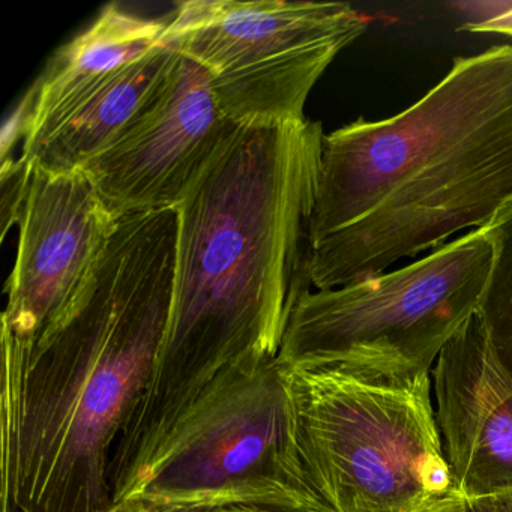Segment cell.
<instances>
[{"instance_id": "6da1fadb", "label": "cell", "mask_w": 512, "mask_h": 512, "mask_svg": "<svg viewBox=\"0 0 512 512\" xmlns=\"http://www.w3.org/2000/svg\"><path fill=\"white\" fill-rule=\"evenodd\" d=\"M323 128L241 127L178 206L175 284L151 382L109 466L121 491L191 401L227 368L278 356L299 295Z\"/></svg>"}, {"instance_id": "7a4b0ae2", "label": "cell", "mask_w": 512, "mask_h": 512, "mask_svg": "<svg viewBox=\"0 0 512 512\" xmlns=\"http://www.w3.org/2000/svg\"><path fill=\"white\" fill-rule=\"evenodd\" d=\"M178 211L122 215L91 278L35 340L2 332V512H106L113 449L166 338Z\"/></svg>"}, {"instance_id": "3957f363", "label": "cell", "mask_w": 512, "mask_h": 512, "mask_svg": "<svg viewBox=\"0 0 512 512\" xmlns=\"http://www.w3.org/2000/svg\"><path fill=\"white\" fill-rule=\"evenodd\" d=\"M512 199V46L455 58L418 103L323 137L305 274L317 290L383 274L481 229Z\"/></svg>"}, {"instance_id": "277c9868", "label": "cell", "mask_w": 512, "mask_h": 512, "mask_svg": "<svg viewBox=\"0 0 512 512\" xmlns=\"http://www.w3.org/2000/svg\"><path fill=\"white\" fill-rule=\"evenodd\" d=\"M302 467L331 512H436L460 499L430 373L287 368Z\"/></svg>"}, {"instance_id": "5b68a950", "label": "cell", "mask_w": 512, "mask_h": 512, "mask_svg": "<svg viewBox=\"0 0 512 512\" xmlns=\"http://www.w3.org/2000/svg\"><path fill=\"white\" fill-rule=\"evenodd\" d=\"M136 496L331 512L302 467L289 371L278 356L233 365L209 383L112 505Z\"/></svg>"}, {"instance_id": "8992f818", "label": "cell", "mask_w": 512, "mask_h": 512, "mask_svg": "<svg viewBox=\"0 0 512 512\" xmlns=\"http://www.w3.org/2000/svg\"><path fill=\"white\" fill-rule=\"evenodd\" d=\"M493 263L479 229L397 271L299 295L278 352L286 368L340 367L383 376L430 373L478 311Z\"/></svg>"}, {"instance_id": "52a82bcc", "label": "cell", "mask_w": 512, "mask_h": 512, "mask_svg": "<svg viewBox=\"0 0 512 512\" xmlns=\"http://www.w3.org/2000/svg\"><path fill=\"white\" fill-rule=\"evenodd\" d=\"M161 44L202 65L238 127L305 121L304 107L338 53L368 22L341 2L188 0L166 17Z\"/></svg>"}, {"instance_id": "ba28073f", "label": "cell", "mask_w": 512, "mask_h": 512, "mask_svg": "<svg viewBox=\"0 0 512 512\" xmlns=\"http://www.w3.org/2000/svg\"><path fill=\"white\" fill-rule=\"evenodd\" d=\"M239 128L208 71L175 52L136 115L82 172L116 218L178 209Z\"/></svg>"}, {"instance_id": "9c48e42d", "label": "cell", "mask_w": 512, "mask_h": 512, "mask_svg": "<svg viewBox=\"0 0 512 512\" xmlns=\"http://www.w3.org/2000/svg\"><path fill=\"white\" fill-rule=\"evenodd\" d=\"M32 167L2 314V332L19 340H35L73 305L118 221L85 173Z\"/></svg>"}, {"instance_id": "30bf717a", "label": "cell", "mask_w": 512, "mask_h": 512, "mask_svg": "<svg viewBox=\"0 0 512 512\" xmlns=\"http://www.w3.org/2000/svg\"><path fill=\"white\" fill-rule=\"evenodd\" d=\"M443 452L464 497L512 491V370L500 361L478 311L433 368Z\"/></svg>"}, {"instance_id": "8fae6325", "label": "cell", "mask_w": 512, "mask_h": 512, "mask_svg": "<svg viewBox=\"0 0 512 512\" xmlns=\"http://www.w3.org/2000/svg\"><path fill=\"white\" fill-rule=\"evenodd\" d=\"M173 56L175 50L160 44L88 89L28 134L22 157L56 175L82 172L136 115L163 79Z\"/></svg>"}, {"instance_id": "7c38bea8", "label": "cell", "mask_w": 512, "mask_h": 512, "mask_svg": "<svg viewBox=\"0 0 512 512\" xmlns=\"http://www.w3.org/2000/svg\"><path fill=\"white\" fill-rule=\"evenodd\" d=\"M166 26V19H140L118 5H107L85 32L52 56L34 83L37 101L31 131L88 89L151 53L163 41Z\"/></svg>"}, {"instance_id": "4fadbf2b", "label": "cell", "mask_w": 512, "mask_h": 512, "mask_svg": "<svg viewBox=\"0 0 512 512\" xmlns=\"http://www.w3.org/2000/svg\"><path fill=\"white\" fill-rule=\"evenodd\" d=\"M493 263L478 313L500 361L512 370V199L481 227Z\"/></svg>"}, {"instance_id": "5bb4252c", "label": "cell", "mask_w": 512, "mask_h": 512, "mask_svg": "<svg viewBox=\"0 0 512 512\" xmlns=\"http://www.w3.org/2000/svg\"><path fill=\"white\" fill-rule=\"evenodd\" d=\"M34 167L25 158H11L0 164V191H2V239L14 224H19L23 205L28 197Z\"/></svg>"}, {"instance_id": "9a60e30c", "label": "cell", "mask_w": 512, "mask_h": 512, "mask_svg": "<svg viewBox=\"0 0 512 512\" xmlns=\"http://www.w3.org/2000/svg\"><path fill=\"white\" fill-rule=\"evenodd\" d=\"M106 512H272L245 503L197 502V500H167L136 496L113 503Z\"/></svg>"}, {"instance_id": "2e32d148", "label": "cell", "mask_w": 512, "mask_h": 512, "mask_svg": "<svg viewBox=\"0 0 512 512\" xmlns=\"http://www.w3.org/2000/svg\"><path fill=\"white\" fill-rule=\"evenodd\" d=\"M470 22L464 31L476 34H499L512 38V2H487L470 7Z\"/></svg>"}, {"instance_id": "e0dca14e", "label": "cell", "mask_w": 512, "mask_h": 512, "mask_svg": "<svg viewBox=\"0 0 512 512\" xmlns=\"http://www.w3.org/2000/svg\"><path fill=\"white\" fill-rule=\"evenodd\" d=\"M35 101H37V89L32 86L28 94L20 101L16 112L10 116L7 124H5L4 131H2V152H0L2 163L11 160L13 158L11 152H13L14 146L20 140L25 142L26 137H28L32 127V119H34Z\"/></svg>"}, {"instance_id": "ac0fdd59", "label": "cell", "mask_w": 512, "mask_h": 512, "mask_svg": "<svg viewBox=\"0 0 512 512\" xmlns=\"http://www.w3.org/2000/svg\"><path fill=\"white\" fill-rule=\"evenodd\" d=\"M436 512H512L511 493L485 497H460Z\"/></svg>"}, {"instance_id": "d6986e66", "label": "cell", "mask_w": 512, "mask_h": 512, "mask_svg": "<svg viewBox=\"0 0 512 512\" xmlns=\"http://www.w3.org/2000/svg\"><path fill=\"white\" fill-rule=\"evenodd\" d=\"M511 506H512V491H511Z\"/></svg>"}]
</instances>
